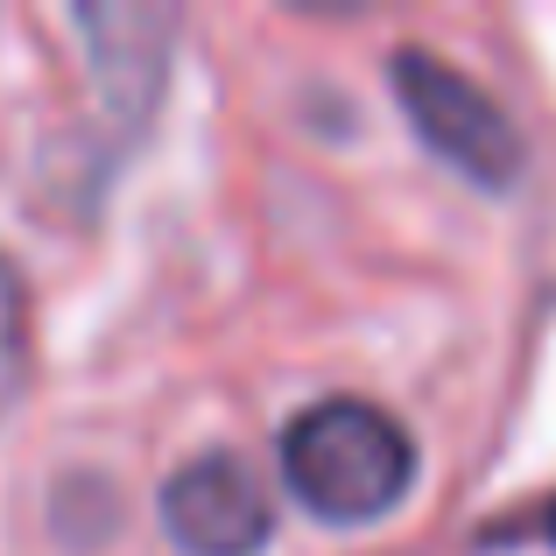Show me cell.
Segmentation results:
<instances>
[{"label": "cell", "instance_id": "obj_1", "mask_svg": "<svg viewBox=\"0 0 556 556\" xmlns=\"http://www.w3.org/2000/svg\"><path fill=\"white\" fill-rule=\"evenodd\" d=\"M422 458L402 416L359 394H325L282 430V486L331 529H367L394 515L416 486Z\"/></svg>", "mask_w": 556, "mask_h": 556}, {"label": "cell", "instance_id": "obj_2", "mask_svg": "<svg viewBox=\"0 0 556 556\" xmlns=\"http://www.w3.org/2000/svg\"><path fill=\"white\" fill-rule=\"evenodd\" d=\"M388 78H394V99H402V121L416 127V141L437 163H451L472 190H515L521 184L529 141H521L515 113H507L465 64L422 50V42H402Z\"/></svg>", "mask_w": 556, "mask_h": 556}, {"label": "cell", "instance_id": "obj_3", "mask_svg": "<svg viewBox=\"0 0 556 556\" xmlns=\"http://www.w3.org/2000/svg\"><path fill=\"white\" fill-rule=\"evenodd\" d=\"M163 529L184 556H261L275 507L232 451H204L163 479Z\"/></svg>", "mask_w": 556, "mask_h": 556}, {"label": "cell", "instance_id": "obj_4", "mask_svg": "<svg viewBox=\"0 0 556 556\" xmlns=\"http://www.w3.org/2000/svg\"><path fill=\"white\" fill-rule=\"evenodd\" d=\"M78 28L92 36V71L106 85L113 113L121 121H141L163 92L169 71V36H177V14L169 8H78Z\"/></svg>", "mask_w": 556, "mask_h": 556}, {"label": "cell", "instance_id": "obj_5", "mask_svg": "<svg viewBox=\"0 0 556 556\" xmlns=\"http://www.w3.org/2000/svg\"><path fill=\"white\" fill-rule=\"evenodd\" d=\"M28 367H36V345H28V282L8 254H0V416L22 402Z\"/></svg>", "mask_w": 556, "mask_h": 556}, {"label": "cell", "instance_id": "obj_6", "mask_svg": "<svg viewBox=\"0 0 556 556\" xmlns=\"http://www.w3.org/2000/svg\"><path fill=\"white\" fill-rule=\"evenodd\" d=\"M529 535H543V543H556V493H549V501H535V515H529Z\"/></svg>", "mask_w": 556, "mask_h": 556}]
</instances>
